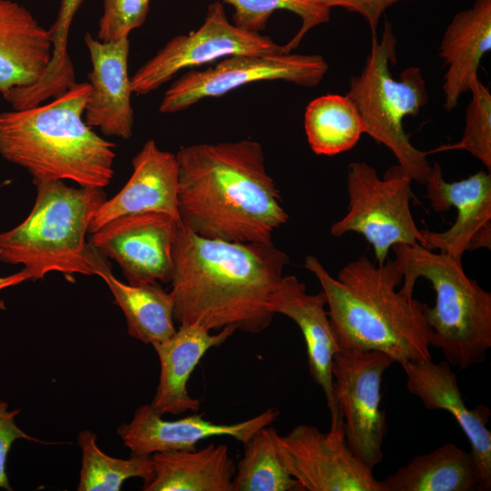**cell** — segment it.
<instances>
[{
    "label": "cell",
    "instance_id": "cell-1",
    "mask_svg": "<svg viewBox=\"0 0 491 491\" xmlns=\"http://www.w3.org/2000/svg\"><path fill=\"white\" fill-rule=\"evenodd\" d=\"M289 262L272 241L206 238L178 221L170 281L175 319L210 331L234 326L260 333L275 316L270 300Z\"/></svg>",
    "mask_w": 491,
    "mask_h": 491
},
{
    "label": "cell",
    "instance_id": "cell-2",
    "mask_svg": "<svg viewBox=\"0 0 491 491\" xmlns=\"http://www.w3.org/2000/svg\"><path fill=\"white\" fill-rule=\"evenodd\" d=\"M178 164L179 221L211 239L270 242L288 214L266 168L260 143L243 139L182 146Z\"/></svg>",
    "mask_w": 491,
    "mask_h": 491
},
{
    "label": "cell",
    "instance_id": "cell-3",
    "mask_svg": "<svg viewBox=\"0 0 491 491\" xmlns=\"http://www.w3.org/2000/svg\"><path fill=\"white\" fill-rule=\"evenodd\" d=\"M305 267L325 294L337 351H377L401 366L431 360L423 303L396 289L403 274L396 259L378 264L362 255L336 278L313 256Z\"/></svg>",
    "mask_w": 491,
    "mask_h": 491
},
{
    "label": "cell",
    "instance_id": "cell-4",
    "mask_svg": "<svg viewBox=\"0 0 491 491\" xmlns=\"http://www.w3.org/2000/svg\"><path fill=\"white\" fill-rule=\"evenodd\" d=\"M88 82L75 83L45 105L0 112V155L33 183L71 180L104 188L114 176L115 145L86 125Z\"/></svg>",
    "mask_w": 491,
    "mask_h": 491
},
{
    "label": "cell",
    "instance_id": "cell-5",
    "mask_svg": "<svg viewBox=\"0 0 491 491\" xmlns=\"http://www.w3.org/2000/svg\"><path fill=\"white\" fill-rule=\"evenodd\" d=\"M392 250L403 274V293L413 296L420 277L436 293L434 306L423 303L431 347L459 370L481 364L491 347V293L466 276L460 259L420 245Z\"/></svg>",
    "mask_w": 491,
    "mask_h": 491
},
{
    "label": "cell",
    "instance_id": "cell-6",
    "mask_svg": "<svg viewBox=\"0 0 491 491\" xmlns=\"http://www.w3.org/2000/svg\"><path fill=\"white\" fill-rule=\"evenodd\" d=\"M35 185L30 214L0 233V262L22 266L29 280L50 272L95 276L86 235L94 214L106 200L103 188L74 187L61 180Z\"/></svg>",
    "mask_w": 491,
    "mask_h": 491
},
{
    "label": "cell",
    "instance_id": "cell-7",
    "mask_svg": "<svg viewBox=\"0 0 491 491\" xmlns=\"http://www.w3.org/2000/svg\"><path fill=\"white\" fill-rule=\"evenodd\" d=\"M396 44L393 25L385 20L381 37L372 35L364 67L350 77L346 95L358 110L365 134L386 146L412 181L425 185L431 170L428 153L412 145L403 120L418 115L429 96L419 67L404 69L398 80L392 77L389 65L396 62Z\"/></svg>",
    "mask_w": 491,
    "mask_h": 491
},
{
    "label": "cell",
    "instance_id": "cell-8",
    "mask_svg": "<svg viewBox=\"0 0 491 491\" xmlns=\"http://www.w3.org/2000/svg\"><path fill=\"white\" fill-rule=\"evenodd\" d=\"M412 180L397 165L383 177L366 162L347 166V212L335 222L330 233L339 237L348 232L362 235L373 246L376 262L387 260L396 245L424 246V240L411 212Z\"/></svg>",
    "mask_w": 491,
    "mask_h": 491
},
{
    "label": "cell",
    "instance_id": "cell-9",
    "mask_svg": "<svg viewBox=\"0 0 491 491\" xmlns=\"http://www.w3.org/2000/svg\"><path fill=\"white\" fill-rule=\"evenodd\" d=\"M327 71L326 59L316 54L232 55L205 69H190L174 81L163 95L159 111L176 113L205 98L218 97L262 81H284L313 87L321 83Z\"/></svg>",
    "mask_w": 491,
    "mask_h": 491
},
{
    "label": "cell",
    "instance_id": "cell-10",
    "mask_svg": "<svg viewBox=\"0 0 491 491\" xmlns=\"http://www.w3.org/2000/svg\"><path fill=\"white\" fill-rule=\"evenodd\" d=\"M279 52L282 45L269 36L231 24L223 3L216 1L208 6L196 30L173 37L137 69L131 77L132 91L149 94L183 69H195L228 56Z\"/></svg>",
    "mask_w": 491,
    "mask_h": 491
},
{
    "label": "cell",
    "instance_id": "cell-11",
    "mask_svg": "<svg viewBox=\"0 0 491 491\" xmlns=\"http://www.w3.org/2000/svg\"><path fill=\"white\" fill-rule=\"evenodd\" d=\"M393 363L377 351H337L332 363L333 396L344 421L347 445L372 470L383 460L387 425L386 413L380 408L381 383Z\"/></svg>",
    "mask_w": 491,
    "mask_h": 491
},
{
    "label": "cell",
    "instance_id": "cell-12",
    "mask_svg": "<svg viewBox=\"0 0 491 491\" xmlns=\"http://www.w3.org/2000/svg\"><path fill=\"white\" fill-rule=\"evenodd\" d=\"M330 429L321 432L298 425L276 436L280 456L304 491H383L373 470L350 450L339 412L331 415Z\"/></svg>",
    "mask_w": 491,
    "mask_h": 491
},
{
    "label": "cell",
    "instance_id": "cell-13",
    "mask_svg": "<svg viewBox=\"0 0 491 491\" xmlns=\"http://www.w3.org/2000/svg\"><path fill=\"white\" fill-rule=\"evenodd\" d=\"M177 223L158 212L125 215L89 234L88 243L119 266L128 284H168Z\"/></svg>",
    "mask_w": 491,
    "mask_h": 491
},
{
    "label": "cell",
    "instance_id": "cell-14",
    "mask_svg": "<svg viewBox=\"0 0 491 491\" xmlns=\"http://www.w3.org/2000/svg\"><path fill=\"white\" fill-rule=\"evenodd\" d=\"M425 185L435 211L455 207L457 215L446 231L422 229L424 247L460 260L466 251L491 248V172L480 170L460 181L447 182L441 165L435 162Z\"/></svg>",
    "mask_w": 491,
    "mask_h": 491
},
{
    "label": "cell",
    "instance_id": "cell-15",
    "mask_svg": "<svg viewBox=\"0 0 491 491\" xmlns=\"http://www.w3.org/2000/svg\"><path fill=\"white\" fill-rule=\"evenodd\" d=\"M279 410L270 407L249 419L234 424H217L193 414L177 420H165L151 405L139 406L128 423L117 428L131 455L152 456L172 450H192L201 440L229 436L245 445L262 427L277 420Z\"/></svg>",
    "mask_w": 491,
    "mask_h": 491
},
{
    "label": "cell",
    "instance_id": "cell-16",
    "mask_svg": "<svg viewBox=\"0 0 491 491\" xmlns=\"http://www.w3.org/2000/svg\"><path fill=\"white\" fill-rule=\"evenodd\" d=\"M84 40L92 65L85 121L105 135L129 139L134 125L133 91L128 75L129 36L103 42L86 33Z\"/></svg>",
    "mask_w": 491,
    "mask_h": 491
},
{
    "label": "cell",
    "instance_id": "cell-17",
    "mask_svg": "<svg viewBox=\"0 0 491 491\" xmlns=\"http://www.w3.org/2000/svg\"><path fill=\"white\" fill-rule=\"evenodd\" d=\"M406 376V387L428 410L449 412L467 437L475 459L481 487L491 489V432L488 423L491 411L486 406L469 409L460 391L456 375L447 361L408 362L401 366Z\"/></svg>",
    "mask_w": 491,
    "mask_h": 491
},
{
    "label": "cell",
    "instance_id": "cell-18",
    "mask_svg": "<svg viewBox=\"0 0 491 491\" xmlns=\"http://www.w3.org/2000/svg\"><path fill=\"white\" fill-rule=\"evenodd\" d=\"M133 172L123 188L94 214L89 234L122 215L158 212L179 221L178 164L175 154L146 141L132 159Z\"/></svg>",
    "mask_w": 491,
    "mask_h": 491
},
{
    "label": "cell",
    "instance_id": "cell-19",
    "mask_svg": "<svg viewBox=\"0 0 491 491\" xmlns=\"http://www.w3.org/2000/svg\"><path fill=\"white\" fill-rule=\"evenodd\" d=\"M323 291L312 295L295 276H284L270 300L274 314L293 320L305 339L310 375L321 387L330 412H337L333 396L332 363L337 352Z\"/></svg>",
    "mask_w": 491,
    "mask_h": 491
},
{
    "label": "cell",
    "instance_id": "cell-20",
    "mask_svg": "<svg viewBox=\"0 0 491 491\" xmlns=\"http://www.w3.org/2000/svg\"><path fill=\"white\" fill-rule=\"evenodd\" d=\"M236 330L230 326L211 334L197 325H180L172 336L153 344L160 362V376L152 408L162 416L196 412L200 402L189 396L188 380L205 353L224 344Z\"/></svg>",
    "mask_w": 491,
    "mask_h": 491
},
{
    "label": "cell",
    "instance_id": "cell-21",
    "mask_svg": "<svg viewBox=\"0 0 491 491\" xmlns=\"http://www.w3.org/2000/svg\"><path fill=\"white\" fill-rule=\"evenodd\" d=\"M53 45L43 27L23 5L0 0V94L31 86L45 74Z\"/></svg>",
    "mask_w": 491,
    "mask_h": 491
},
{
    "label": "cell",
    "instance_id": "cell-22",
    "mask_svg": "<svg viewBox=\"0 0 491 491\" xmlns=\"http://www.w3.org/2000/svg\"><path fill=\"white\" fill-rule=\"evenodd\" d=\"M490 50L491 0H476L454 15L440 43L439 56L447 67L442 86L446 111L456 108L461 95L469 91L478 77L482 58Z\"/></svg>",
    "mask_w": 491,
    "mask_h": 491
},
{
    "label": "cell",
    "instance_id": "cell-23",
    "mask_svg": "<svg viewBox=\"0 0 491 491\" xmlns=\"http://www.w3.org/2000/svg\"><path fill=\"white\" fill-rule=\"evenodd\" d=\"M88 261L95 275L100 276L121 308L132 337L155 344L172 336L175 326V304L171 292L159 283L130 285L118 280L100 252L89 245Z\"/></svg>",
    "mask_w": 491,
    "mask_h": 491
},
{
    "label": "cell",
    "instance_id": "cell-24",
    "mask_svg": "<svg viewBox=\"0 0 491 491\" xmlns=\"http://www.w3.org/2000/svg\"><path fill=\"white\" fill-rule=\"evenodd\" d=\"M151 456L154 473L144 491H233L236 466L225 444Z\"/></svg>",
    "mask_w": 491,
    "mask_h": 491
},
{
    "label": "cell",
    "instance_id": "cell-25",
    "mask_svg": "<svg viewBox=\"0 0 491 491\" xmlns=\"http://www.w3.org/2000/svg\"><path fill=\"white\" fill-rule=\"evenodd\" d=\"M380 482L383 491L483 490L471 452L453 443L416 456Z\"/></svg>",
    "mask_w": 491,
    "mask_h": 491
},
{
    "label": "cell",
    "instance_id": "cell-26",
    "mask_svg": "<svg viewBox=\"0 0 491 491\" xmlns=\"http://www.w3.org/2000/svg\"><path fill=\"white\" fill-rule=\"evenodd\" d=\"M306 138L316 155H336L352 149L365 134L354 103L341 95H325L312 100L304 116Z\"/></svg>",
    "mask_w": 491,
    "mask_h": 491
},
{
    "label": "cell",
    "instance_id": "cell-27",
    "mask_svg": "<svg viewBox=\"0 0 491 491\" xmlns=\"http://www.w3.org/2000/svg\"><path fill=\"white\" fill-rule=\"evenodd\" d=\"M277 431L265 426L244 445L233 491H304L286 467L276 444Z\"/></svg>",
    "mask_w": 491,
    "mask_h": 491
},
{
    "label": "cell",
    "instance_id": "cell-28",
    "mask_svg": "<svg viewBox=\"0 0 491 491\" xmlns=\"http://www.w3.org/2000/svg\"><path fill=\"white\" fill-rule=\"evenodd\" d=\"M77 443L82 453L78 491H119L129 478L139 477L145 483L153 476L151 456H110L99 448L97 436L90 430L80 431Z\"/></svg>",
    "mask_w": 491,
    "mask_h": 491
},
{
    "label": "cell",
    "instance_id": "cell-29",
    "mask_svg": "<svg viewBox=\"0 0 491 491\" xmlns=\"http://www.w3.org/2000/svg\"><path fill=\"white\" fill-rule=\"evenodd\" d=\"M234 7V23L244 29L257 32L264 30L270 16L276 11L294 13L301 19V26L293 38L282 45L283 53L296 49L306 35L313 28L330 19L331 9L318 0H216Z\"/></svg>",
    "mask_w": 491,
    "mask_h": 491
},
{
    "label": "cell",
    "instance_id": "cell-30",
    "mask_svg": "<svg viewBox=\"0 0 491 491\" xmlns=\"http://www.w3.org/2000/svg\"><path fill=\"white\" fill-rule=\"evenodd\" d=\"M470 102L466 109L465 127L461 139L427 152L466 150L491 171V94L489 89L475 78L469 87Z\"/></svg>",
    "mask_w": 491,
    "mask_h": 491
},
{
    "label": "cell",
    "instance_id": "cell-31",
    "mask_svg": "<svg viewBox=\"0 0 491 491\" xmlns=\"http://www.w3.org/2000/svg\"><path fill=\"white\" fill-rule=\"evenodd\" d=\"M150 0H103L97 39L118 40L141 26L149 11Z\"/></svg>",
    "mask_w": 491,
    "mask_h": 491
},
{
    "label": "cell",
    "instance_id": "cell-32",
    "mask_svg": "<svg viewBox=\"0 0 491 491\" xmlns=\"http://www.w3.org/2000/svg\"><path fill=\"white\" fill-rule=\"evenodd\" d=\"M84 0H61L55 22L48 29L53 50L50 66L62 70L71 65L67 53V36L72 20Z\"/></svg>",
    "mask_w": 491,
    "mask_h": 491
},
{
    "label": "cell",
    "instance_id": "cell-33",
    "mask_svg": "<svg viewBox=\"0 0 491 491\" xmlns=\"http://www.w3.org/2000/svg\"><path fill=\"white\" fill-rule=\"evenodd\" d=\"M19 412V409L8 410L7 403L0 399V487L6 490L12 489L8 482L5 464L13 443L17 439L42 442L26 434L16 425L15 418Z\"/></svg>",
    "mask_w": 491,
    "mask_h": 491
},
{
    "label": "cell",
    "instance_id": "cell-34",
    "mask_svg": "<svg viewBox=\"0 0 491 491\" xmlns=\"http://www.w3.org/2000/svg\"><path fill=\"white\" fill-rule=\"evenodd\" d=\"M325 6L332 9L341 7L349 12L357 13L367 23L371 35H376L378 23L384 12L391 5L410 0H318Z\"/></svg>",
    "mask_w": 491,
    "mask_h": 491
},
{
    "label": "cell",
    "instance_id": "cell-35",
    "mask_svg": "<svg viewBox=\"0 0 491 491\" xmlns=\"http://www.w3.org/2000/svg\"><path fill=\"white\" fill-rule=\"evenodd\" d=\"M26 280H29L27 274L21 269L17 273L7 276H0V292L9 286H14L21 284ZM0 309H5L4 301L0 299Z\"/></svg>",
    "mask_w": 491,
    "mask_h": 491
}]
</instances>
